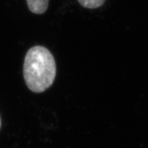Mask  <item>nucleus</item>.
Segmentation results:
<instances>
[{"label":"nucleus","mask_w":148,"mask_h":148,"mask_svg":"<svg viewBox=\"0 0 148 148\" xmlns=\"http://www.w3.org/2000/svg\"><path fill=\"white\" fill-rule=\"evenodd\" d=\"M55 76V60L49 50L40 45L29 49L23 63V77L29 89L36 93L45 92Z\"/></svg>","instance_id":"obj_1"},{"label":"nucleus","mask_w":148,"mask_h":148,"mask_svg":"<svg viewBox=\"0 0 148 148\" xmlns=\"http://www.w3.org/2000/svg\"><path fill=\"white\" fill-rule=\"evenodd\" d=\"M29 11L34 14L45 13L49 7V0H27Z\"/></svg>","instance_id":"obj_2"},{"label":"nucleus","mask_w":148,"mask_h":148,"mask_svg":"<svg viewBox=\"0 0 148 148\" xmlns=\"http://www.w3.org/2000/svg\"><path fill=\"white\" fill-rule=\"evenodd\" d=\"M105 1L106 0H78L79 4L83 6L84 8H91V9L99 8L103 5Z\"/></svg>","instance_id":"obj_3"},{"label":"nucleus","mask_w":148,"mask_h":148,"mask_svg":"<svg viewBox=\"0 0 148 148\" xmlns=\"http://www.w3.org/2000/svg\"><path fill=\"white\" fill-rule=\"evenodd\" d=\"M0 126H1V120H0Z\"/></svg>","instance_id":"obj_4"}]
</instances>
